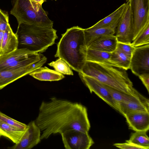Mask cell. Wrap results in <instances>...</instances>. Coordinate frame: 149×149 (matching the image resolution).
<instances>
[{"label":"cell","mask_w":149,"mask_h":149,"mask_svg":"<svg viewBox=\"0 0 149 149\" xmlns=\"http://www.w3.org/2000/svg\"><path fill=\"white\" fill-rule=\"evenodd\" d=\"M1 134H0V137H1Z\"/></svg>","instance_id":"cell-34"},{"label":"cell","mask_w":149,"mask_h":149,"mask_svg":"<svg viewBox=\"0 0 149 149\" xmlns=\"http://www.w3.org/2000/svg\"><path fill=\"white\" fill-rule=\"evenodd\" d=\"M48 64L52 67L55 70L64 74L73 75L71 68L68 64L60 58H58L55 61H53Z\"/></svg>","instance_id":"cell-25"},{"label":"cell","mask_w":149,"mask_h":149,"mask_svg":"<svg viewBox=\"0 0 149 149\" xmlns=\"http://www.w3.org/2000/svg\"><path fill=\"white\" fill-rule=\"evenodd\" d=\"M0 121L24 130H26L27 126V125L9 117L0 111Z\"/></svg>","instance_id":"cell-27"},{"label":"cell","mask_w":149,"mask_h":149,"mask_svg":"<svg viewBox=\"0 0 149 149\" xmlns=\"http://www.w3.org/2000/svg\"><path fill=\"white\" fill-rule=\"evenodd\" d=\"M132 41L131 44L135 47L149 44V24L139 33Z\"/></svg>","instance_id":"cell-26"},{"label":"cell","mask_w":149,"mask_h":149,"mask_svg":"<svg viewBox=\"0 0 149 149\" xmlns=\"http://www.w3.org/2000/svg\"><path fill=\"white\" fill-rule=\"evenodd\" d=\"M55 0L56 1V0Z\"/></svg>","instance_id":"cell-35"},{"label":"cell","mask_w":149,"mask_h":149,"mask_svg":"<svg viewBox=\"0 0 149 149\" xmlns=\"http://www.w3.org/2000/svg\"><path fill=\"white\" fill-rule=\"evenodd\" d=\"M11 15L17 19L18 24L22 23L52 28L53 22L48 18L42 5L29 0H11Z\"/></svg>","instance_id":"cell-5"},{"label":"cell","mask_w":149,"mask_h":149,"mask_svg":"<svg viewBox=\"0 0 149 149\" xmlns=\"http://www.w3.org/2000/svg\"><path fill=\"white\" fill-rule=\"evenodd\" d=\"M129 129L135 132L145 131L149 129V112H130L124 115Z\"/></svg>","instance_id":"cell-13"},{"label":"cell","mask_w":149,"mask_h":149,"mask_svg":"<svg viewBox=\"0 0 149 149\" xmlns=\"http://www.w3.org/2000/svg\"><path fill=\"white\" fill-rule=\"evenodd\" d=\"M80 73L125 93L135 96L140 94L133 88L126 70L110 63L86 61Z\"/></svg>","instance_id":"cell-2"},{"label":"cell","mask_w":149,"mask_h":149,"mask_svg":"<svg viewBox=\"0 0 149 149\" xmlns=\"http://www.w3.org/2000/svg\"><path fill=\"white\" fill-rule=\"evenodd\" d=\"M130 69L138 76L149 73V44L135 47L131 57Z\"/></svg>","instance_id":"cell-10"},{"label":"cell","mask_w":149,"mask_h":149,"mask_svg":"<svg viewBox=\"0 0 149 149\" xmlns=\"http://www.w3.org/2000/svg\"><path fill=\"white\" fill-rule=\"evenodd\" d=\"M111 53L87 48L86 61L95 62L106 63L111 64L109 61Z\"/></svg>","instance_id":"cell-23"},{"label":"cell","mask_w":149,"mask_h":149,"mask_svg":"<svg viewBox=\"0 0 149 149\" xmlns=\"http://www.w3.org/2000/svg\"><path fill=\"white\" fill-rule=\"evenodd\" d=\"M30 1L42 5L46 0H29Z\"/></svg>","instance_id":"cell-33"},{"label":"cell","mask_w":149,"mask_h":149,"mask_svg":"<svg viewBox=\"0 0 149 149\" xmlns=\"http://www.w3.org/2000/svg\"><path fill=\"white\" fill-rule=\"evenodd\" d=\"M127 3V2L124 3L112 13L89 28L91 29L107 28L115 30Z\"/></svg>","instance_id":"cell-14"},{"label":"cell","mask_w":149,"mask_h":149,"mask_svg":"<svg viewBox=\"0 0 149 149\" xmlns=\"http://www.w3.org/2000/svg\"><path fill=\"white\" fill-rule=\"evenodd\" d=\"M135 48L131 44H128L118 42L116 50L131 57Z\"/></svg>","instance_id":"cell-28"},{"label":"cell","mask_w":149,"mask_h":149,"mask_svg":"<svg viewBox=\"0 0 149 149\" xmlns=\"http://www.w3.org/2000/svg\"><path fill=\"white\" fill-rule=\"evenodd\" d=\"M126 1L129 2L130 7L133 40L149 24V0H126Z\"/></svg>","instance_id":"cell-6"},{"label":"cell","mask_w":149,"mask_h":149,"mask_svg":"<svg viewBox=\"0 0 149 149\" xmlns=\"http://www.w3.org/2000/svg\"><path fill=\"white\" fill-rule=\"evenodd\" d=\"M79 74L91 93L94 92L108 105L120 112L119 102L113 98L105 85L92 77L80 72Z\"/></svg>","instance_id":"cell-9"},{"label":"cell","mask_w":149,"mask_h":149,"mask_svg":"<svg viewBox=\"0 0 149 149\" xmlns=\"http://www.w3.org/2000/svg\"><path fill=\"white\" fill-rule=\"evenodd\" d=\"M84 29L78 26L68 29L58 42L55 57L65 61L72 70L81 72L86 61L87 47Z\"/></svg>","instance_id":"cell-3"},{"label":"cell","mask_w":149,"mask_h":149,"mask_svg":"<svg viewBox=\"0 0 149 149\" xmlns=\"http://www.w3.org/2000/svg\"><path fill=\"white\" fill-rule=\"evenodd\" d=\"M25 131L0 121V134L15 144L19 142Z\"/></svg>","instance_id":"cell-20"},{"label":"cell","mask_w":149,"mask_h":149,"mask_svg":"<svg viewBox=\"0 0 149 149\" xmlns=\"http://www.w3.org/2000/svg\"><path fill=\"white\" fill-rule=\"evenodd\" d=\"M56 31L53 27L19 24L15 33L18 48L26 49L32 54L44 52L55 43L58 38Z\"/></svg>","instance_id":"cell-4"},{"label":"cell","mask_w":149,"mask_h":149,"mask_svg":"<svg viewBox=\"0 0 149 149\" xmlns=\"http://www.w3.org/2000/svg\"><path fill=\"white\" fill-rule=\"evenodd\" d=\"M29 75L41 81H58L65 77L62 74L46 67L39 68L30 73Z\"/></svg>","instance_id":"cell-17"},{"label":"cell","mask_w":149,"mask_h":149,"mask_svg":"<svg viewBox=\"0 0 149 149\" xmlns=\"http://www.w3.org/2000/svg\"><path fill=\"white\" fill-rule=\"evenodd\" d=\"M35 122L42 133L41 140L71 130L88 132L91 127L85 107L55 97L42 102Z\"/></svg>","instance_id":"cell-1"},{"label":"cell","mask_w":149,"mask_h":149,"mask_svg":"<svg viewBox=\"0 0 149 149\" xmlns=\"http://www.w3.org/2000/svg\"><path fill=\"white\" fill-rule=\"evenodd\" d=\"M116 27V36L118 42L130 44L133 40L131 10L128 1Z\"/></svg>","instance_id":"cell-11"},{"label":"cell","mask_w":149,"mask_h":149,"mask_svg":"<svg viewBox=\"0 0 149 149\" xmlns=\"http://www.w3.org/2000/svg\"><path fill=\"white\" fill-rule=\"evenodd\" d=\"M113 146L122 149H145L143 147L137 146L130 142L128 140H126L124 143L114 144Z\"/></svg>","instance_id":"cell-30"},{"label":"cell","mask_w":149,"mask_h":149,"mask_svg":"<svg viewBox=\"0 0 149 149\" xmlns=\"http://www.w3.org/2000/svg\"><path fill=\"white\" fill-rule=\"evenodd\" d=\"M118 42L116 36H106L102 37L92 43L87 48L112 53L116 50Z\"/></svg>","instance_id":"cell-15"},{"label":"cell","mask_w":149,"mask_h":149,"mask_svg":"<svg viewBox=\"0 0 149 149\" xmlns=\"http://www.w3.org/2000/svg\"><path fill=\"white\" fill-rule=\"evenodd\" d=\"M8 13L0 9V30L4 31L9 23Z\"/></svg>","instance_id":"cell-29"},{"label":"cell","mask_w":149,"mask_h":149,"mask_svg":"<svg viewBox=\"0 0 149 149\" xmlns=\"http://www.w3.org/2000/svg\"><path fill=\"white\" fill-rule=\"evenodd\" d=\"M131 57L115 50L111 53L109 61L112 65L127 70L130 68Z\"/></svg>","instance_id":"cell-21"},{"label":"cell","mask_w":149,"mask_h":149,"mask_svg":"<svg viewBox=\"0 0 149 149\" xmlns=\"http://www.w3.org/2000/svg\"><path fill=\"white\" fill-rule=\"evenodd\" d=\"M105 86L113 98L118 102L128 103L142 102L149 105V100L141 94L139 96L131 95L120 92L106 85Z\"/></svg>","instance_id":"cell-19"},{"label":"cell","mask_w":149,"mask_h":149,"mask_svg":"<svg viewBox=\"0 0 149 149\" xmlns=\"http://www.w3.org/2000/svg\"><path fill=\"white\" fill-rule=\"evenodd\" d=\"M44 56L36 62L27 66L15 69L0 70V90L17 79L41 67L46 62Z\"/></svg>","instance_id":"cell-8"},{"label":"cell","mask_w":149,"mask_h":149,"mask_svg":"<svg viewBox=\"0 0 149 149\" xmlns=\"http://www.w3.org/2000/svg\"><path fill=\"white\" fill-rule=\"evenodd\" d=\"M115 30L107 28L84 29L85 43L87 47L91 44L102 37L108 35H114Z\"/></svg>","instance_id":"cell-18"},{"label":"cell","mask_w":149,"mask_h":149,"mask_svg":"<svg viewBox=\"0 0 149 149\" xmlns=\"http://www.w3.org/2000/svg\"><path fill=\"white\" fill-rule=\"evenodd\" d=\"M61 134L66 149H89L94 144L88 132L71 130Z\"/></svg>","instance_id":"cell-7"},{"label":"cell","mask_w":149,"mask_h":149,"mask_svg":"<svg viewBox=\"0 0 149 149\" xmlns=\"http://www.w3.org/2000/svg\"><path fill=\"white\" fill-rule=\"evenodd\" d=\"M41 131L34 121L27 125V128L19 143L9 148L30 149L41 141Z\"/></svg>","instance_id":"cell-12"},{"label":"cell","mask_w":149,"mask_h":149,"mask_svg":"<svg viewBox=\"0 0 149 149\" xmlns=\"http://www.w3.org/2000/svg\"><path fill=\"white\" fill-rule=\"evenodd\" d=\"M120 112L123 116L130 112H149V105L142 102L128 103L119 102Z\"/></svg>","instance_id":"cell-22"},{"label":"cell","mask_w":149,"mask_h":149,"mask_svg":"<svg viewBox=\"0 0 149 149\" xmlns=\"http://www.w3.org/2000/svg\"><path fill=\"white\" fill-rule=\"evenodd\" d=\"M149 93V73H145L138 76Z\"/></svg>","instance_id":"cell-31"},{"label":"cell","mask_w":149,"mask_h":149,"mask_svg":"<svg viewBox=\"0 0 149 149\" xmlns=\"http://www.w3.org/2000/svg\"><path fill=\"white\" fill-rule=\"evenodd\" d=\"M18 40L9 24L4 31L0 55L8 54L18 48Z\"/></svg>","instance_id":"cell-16"},{"label":"cell","mask_w":149,"mask_h":149,"mask_svg":"<svg viewBox=\"0 0 149 149\" xmlns=\"http://www.w3.org/2000/svg\"><path fill=\"white\" fill-rule=\"evenodd\" d=\"M146 131H136L131 134L128 141L137 146L149 149V138Z\"/></svg>","instance_id":"cell-24"},{"label":"cell","mask_w":149,"mask_h":149,"mask_svg":"<svg viewBox=\"0 0 149 149\" xmlns=\"http://www.w3.org/2000/svg\"><path fill=\"white\" fill-rule=\"evenodd\" d=\"M4 31L0 30V50L1 49Z\"/></svg>","instance_id":"cell-32"}]
</instances>
